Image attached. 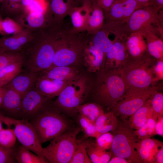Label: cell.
Wrapping results in <instances>:
<instances>
[{
	"mask_svg": "<svg viewBox=\"0 0 163 163\" xmlns=\"http://www.w3.org/2000/svg\"><path fill=\"white\" fill-rule=\"evenodd\" d=\"M50 99L28 120L42 145L73 126L72 120L58 109L53 103H50Z\"/></svg>",
	"mask_w": 163,
	"mask_h": 163,
	"instance_id": "6da1fadb",
	"label": "cell"
},
{
	"mask_svg": "<svg viewBox=\"0 0 163 163\" xmlns=\"http://www.w3.org/2000/svg\"><path fill=\"white\" fill-rule=\"evenodd\" d=\"M155 5L138 9L122 23L108 21L112 33L116 37L124 40L131 33L139 32L142 34L161 29L162 12Z\"/></svg>",
	"mask_w": 163,
	"mask_h": 163,
	"instance_id": "7a4b0ae2",
	"label": "cell"
},
{
	"mask_svg": "<svg viewBox=\"0 0 163 163\" xmlns=\"http://www.w3.org/2000/svg\"><path fill=\"white\" fill-rule=\"evenodd\" d=\"M127 91L120 69L103 68L98 74L93 97L104 110H111Z\"/></svg>",
	"mask_w": 163,
	"mask_h": 163,
	"instance_id": "3957f363",
	"label": "cell"
},
{
	"mask_svg": "<svg viewBox=\"0 0 163 163\" xmlns=\"http://www.w3.org/2000/svg\"><path fill=\"white\" fill-rule=\"evenodd\" d=\"M155 58L147 52L138 56L129 54L120 69L121 77L127 91L144 89L152 86L155 81L152 69Z\"/></svg>",
	"mask_w": 163,
	"mask_h": 163,
	"instance_id": "277c9868",
	"label": "cell"
},
{
	"mask_svg": "<svg viewBox=\"0 0 163 163\" xmlns=\"http://www.w3.org/2000/svg\"><path fill=\"white\" fill-rule=\"evenodd\" d=\"M82 131L79 126H73L43 148L42 154L48 162L69 163L76 147L77 136Z\"/></svg>",
	"mask_w": 163,
	"mask_h": 163,
	"instance_id": "5b68a950",
	"label": "cell"
},
{
	"mask_svg": "<svg viewBox=\"0 0 163 163\" xmlns=\"http://www.w3.org/2000/svg\"><path fill=\"white\" fill-rule=\"evenodd\" d=\"M111 133L113 136L110 149L112 156L125 158L130 163H142L135 147L136 143L139 140L128 120L119 121L118 126Z\"/></svg>",
	"mask_w": 163,
	"mask_h": 163,
	"instance_id": "8992f818",
	"label": "cell"
},
{
	"mask_svg": "<svg viewBox=\"0 0 163 163\" xmlns=\"http://www.w3.org/2000/svg\"><path fill=\"white\" fill-rule=\"evenodd\" d=\"M74 82L62 90L53 103L66 116L74 119L78 114L77 107L84 102L86 89L84 78Z\"/></svg>",
	"mask_w": 163,
	"mask_h": 163,
	"instance_id": "52a82bcc",
	"label": "cell"
},
{
	"mask_svg": "<svg viewBox=\"0 0 163 163\" xmlns=\"http://www.w3.org/2000/svg\"><path fill=\"white\" fill-rule=\"evenodd\" d=\"M158 89V87L152 86L144 89L127 90L110 110L116 116L119 117L122 121L127 120L128 117L151 99Z\"/></svg>",
	"mask_w": 163,
	"mask_h": 163,
	"instance_id": "ba28073f",
	"label": "cell"
},
{
	"mask_svg": "<svg viewBox=\"0 0 163 163\" xmlns=\"http://www.w3.org/2000/svg\"><path fill=\"white\" fill-rule=\"evenodd\" d=\"M60 38L55 41L46 42L37 48L23 64L25 71L41 72L51 67Z\"/></svg>",
	"mask_w": 163,
	"mask_h": 163,
	"instance_id": "9c48e42d",
	"label": "cell"
},
{
	"mask_svg": "<svg viewBox=\"0 0 163 163\" xmlns=\"http://www.w3.org/2000/svg\"><path fill=\"white\" fill-rule=\"evenodd\" d=\"M13 125L17 138L21 145L46 160L42 154V144L29 121L27 120L15 119Z\"/></svg>",
	"mask_w": 163,
	"mask_h": 163,
	"instance_id": "30bf717a",
	"label": "cell"
},
{
	"mask_svg": "<svg viewBox=\"0 0 163 163\" xmlns=\"http://www.w3.org/2000/svg\"><path fill=\"white\" fill-rule=\"evenodd\" d=\"M143 7L135 0H115L109 11L104 13L105 20L123 23L134 11Z\"/></svg>",
	"mask_w": 163,
	"mask_h": 163,
	"instance_id": "8fae6325",
	"label": "cell"
},
{
	"mask_svg": "<svg viewBox=\"0 0 163 163\" xmlns=\"http://www.w3.org/2000/svg\"><path fill=\"white\" fill-rule=\"evenodd\" d=\"M128 54L124 40L117 38L106 54L104 68L120 69L126 62Z\"/></svg>",
	"mask_w": 163,
	"mask_h": 163,
	"instance_id": "7c38bea8",
	"label": "cell"
},
{
	"mask_svg": "<svg viewBox=\"0 0 163 163\" xmlns=\"http://www.w3.org/2000/svg\"><path fill=\"white\" fill-rule=\"evenodd\" d=\"M50 99L41 94L33 87L22 97V119L28 121Z\"/></svg>",
	"mask_w": 163,
	"mask_h": 163,
	"instance_id": "4fadbf2b",
	"label": "cell"
},
{
	"mask_svg": "<svg viewBox=\"0 0 163 163\" xmlns=\"http://www.w3.org/2000/svg\"><path fill=\"white\" fill-rule=\"evenodd\" d=\"M6 91L3 98L1 107L2 112L8 117L16 120L22 119V97L12 88L5 85Z\"/></svg>",
	"mask_w": 163,
	"mask_h": 163,
	"instance_id": "5bb4252c",
	"label": "cell"
},
{
	"mask_svg": "<svg viewBox=\"0 0 163 163\" xmlns=\"http://www.w3.org/2000/svg\"><path fill=\"white\" fill-rule=\"evenodd\" d=\"M82 57L85 65L90 72L98 71L102 66L104 65V53L89 41L87 35L84 46Z\"/></svg>",
	"mask_w": 163,
	"mask_h": 163,
	"instance_id": "9a60e30c",
	"label": "cell"
},
{
	"mask_svg": "<svg viewBox=\"0 0 163 163\" xmlns=\"http://www.w3.org/2000/svg\"><path fill=\"white\" fill-rule=\"evenodd\" d=\"M162 147V142L150 138L138 140L135 146L137 153L142 163H154L156 155Z\"/></svg>",
	"mask_w": 163,
	"mask_h": 163,
	"instance_id": "2e32d148",
	"label": "cell"
},
{
	"mask_svg": "<svg viewBox=\"0 0 163 163\" xmlns=\"http://www.w3.org/2000/svg\"><path fill=\"white\" fill-rule=\"evenodd\" d=\"M40 72L25 71L21 72L6 85L18 92L22 97L34 87Z\"/></svg>",
	"mask_w": 163,
	"mask_h": 163,
	"instance_id": "e0dca14e",
	"label": "cell"
},
{
	"mask_svg": "<svg viewBox=\"0 0 163 163\" xmlns=\"http://www.w3.org/2000/svg\"><path fill=\"white\" fill-rule=\"evenodd\" d=\"M73 82L59 81L39 75L34 87L42 94L51 98L58 96L66 86Z\"/></svg>",
	"mask_w": 163,
	"mask_h": 163,
	"instance_id": "ac0fdd59",
	"label": "cell"
},
{
	"mask_svg": "<svg viewBox=\"0 0 163 163\" xmlns=\"http://www.w3.org/2000/svg\"><path fill=\"white\" fill-rule=\"evenodd\" d=\"M92 2H85L81 6H75L70 10L69 15L72 25V31L75 33L86 31L85 23L88 13L91 11Z\"/></svg>",
	"mask_w": 163,
	"mask_h": 163,
	"instance_id": "d6986e66",
	"label": "cell"
},
{
	"mask_svg": "<svg viewBox=\"0 0 163 163\" xmlns=\"http://www.w3.org/2000/svg\"><path fill=\"white\" fill-rule=\"evenodd\" d=\"M78 72L68 66H52L41 71L39 76L46 78L61 81L73 82L78 79Z\"/></svg>",
	"mask_w": 163,
	"mask_h": 163,
	"instance_id": "ffe728a7",
	"label": "cell"
},
{
	"mask_svg": "<svg viewBox=\"0 0 163 163\" xmlns=\"http://www.w3.org/2000/svg\"><path fill=\"white\" fill-rule=\"evenodd\" d=\"M104 11L96 0L92 1L91 10L88 13L85 23L87 35H93L98 32L104 23Z\"/></svg>",
	"mask_w": 163,
	"mask_h": 163,
	"instance_id": "44dd1931",
	"label": "cell"
},
{
	"mask_svg": "<svg viewBox=\"0 0 163 163\" xmlns=\"http://www.w3.org/2000/svg\"><path fill=\"white\" fill-rule=\"evenodd\" d=\"M111 33V30L104 22L102 28L97 33L87 35L89 41L103 52L105 58L106 53L117 38L116 37L114 40H111L109 36Z\"/></svg>",
	"mask_w": 163,
	"mask_h": 163,
	"instance_id": "7402d4cb",
	"label": "cell"
},
{
	"mask_svg": "<svg viewBox=\"0 0 163 163\" xmlns=\"http://www.w3.org/2000/svg\"><path fill=\"white\" fill-rule=\"evenodd\" d=\"M125 41L129 54L133 56H141L147 52V46L142 35L140 32L131 33Z\"/></svg>",
	"mask_w": 163,
	"mask_h": 163,
	"instance_id": "603a6c76",
	"label": "cell"
},
{
	"mask_svg": "<svg viewBox=\"0 0 163 163\" xmlns=\"http://www.w3.org/2000/svg\"><path fill=\"white\" fill-rule=\"evenodd\" d=\"M151 99H148L141 108L129 117L128 122L133 129H138L144 124L152 114Z\"/></svg>",
	"mask_w": 163,
	"mask_h": 163,
	"instance_id": "cb8c5ba5",
	"label": "cell"
},
{
	"mask_svg": "<svg viewBox=\"0 0 163 163\" xmlns=\"http://www.w3.org/2000/svg\"><path fill=\"white\" fill-rule=\"evenodd\" d=\"M158 34L156 32H152L142 35L145 40L149 54L158 60H163V40L158 37Z\"/></svg>",
	"mask_w": 163,
	"mask_h": 163,
	"instance_id": "d4e9b609",
	"label": "cell"
},
{
	"mask_svg": "<svg viewBox=\"0 0 163 163\" xmlns=\"http://www.w3.org/2000/svg\"><path fill=\"white\" fill-rule=\"evenodd\" d=\"M119 122L117 117L110 110L100 116L95 124L97 132L102 134L113 130L118 126Z\"/></svg>",
	"mask_w": 163,
	"mask_h": 163,
	"instance_id": "484cf974",
	"label": "cell"
},
{
	"mask_svg": "<svg viewBox=\"0 0 163 163\" xmlns=\"http://www.w3.org/2000/svg\"><path fill=\"white\" fill-rule=\"evenodd\" d=\"M86 150L88 154L93 163H108L112 157L111 152L103 149L96 144L95 142L90 140Z\"/></svg>",
	"mask_w": 163,
	"mask_h": 163,
	"instance_id": "4316f807",
	"label": "cell"
},
{
	"mask_svg": "<svg viewBox=\"0 0 163 163\" xmlns=\"http://www.w3.org/2000/svg\"><path fill=\"white\" fill-rule=\"evenodd\" d=\"M23 62V59H21L0 70V87L8 84L21 72Z\"/></svg>",
	"mask_w": 163,
	"mask_h": 163,
	"instance_id": "83f0119b",
	"label": "cell"
},
{
	"mask_svg": "<svg viewBox=\"0 0 163 163\" xmlns=\"http://www.w3.org/2000/svg\"><path fill=\"white\" fill-rule=\"evenodd\" d=\"M78 113L82 115L95 124L98 118L104 113V110L94 102L82 104L77 108Z\"/></svg>",
	"mask_w": 163,
	"mask_h": 163,
	"instance_id": "f1b7e54d",
	"label": "cell"
},
{
	"mask_svg": "<svg viewBox=\"0 0 163 163\" xmlns=\"http://www.w3.org/2000/svg\"><path fill=\"white\" fill-rule=\"evenodd\" d=\"M77 140L76 147L69 163H91L86 149L90 140L87 138Z\"/></svg>",
	"mask_w": 163,
	"mask_h": 163,
	"instance_id": "f546056e",
	"label": "cell"
},
{
	"mask_svg": "<svg viewBox=\"0 0 163 163\" xmlns=\"http://www.w3.org/2000/svg\"><path fill=\"white\" fill-rule=\"evenodd\" d=\"M17 163H46L48 161L40 156L33 153L22 145L17 147L15 156Z\"/></svg>",
	"mask_w": 163,
	"mask_h": 163,
	"instance_id": "4dcf8cb0",
	"label": "cell"
},
{
	"mask_svg": "<svg viewBox=\"0 0 163 163\" xmlns=\"http://www.w3.org/2000/svg\"><path fill=\"white\" fill-rule=\"evenodd\" d=\"M77 6L74 0H52L50 3L51 10L60 18L61 21L69 15L72 8Z\"/></svg>",
	"mask_w": 163,
	"mask_h": 163,
	"instance_id": "1f68e13d",
	"label": "cell"
},
{
	"mask_svg": "<svg viewBox=\"0 0 163 163\" xmlns=\"http://www.w3.org/2000/svg\"><path fill=\"white\" fill-rule=\"evenodd\" d=\"M17 139L14 129L2 128L0 131V144L8 148L14 147L16 146Z\"/></svg>",
	"mask_w": 163,
	"mask_h": 163,
	"instance_id": "d6a6232c",
	"label": "cell"
},
{
	"mask_svg": "<svg viewBox=\"0 0 163 163\" xmlns=\"http://www.w3.org/2000/svg\"><path fill=\"white\" fill-rule=\"evenodd\" d=\"M27 41L26 38L23 37L18 38H8L0 41V47L5 50H16L26 43Z\"/></svg>",
	"mask_w": 163,
	"mask_h": 163,
	"instance_id": "836d02e7",
	"label": "cell"
},
{
	"mask_svg": "<svg viewBox=\"0 0 163 163\" xmlns=\"http://www.w3.org/2000/svg\"><path fill=\"white\" fill-rule=\"evenodd\" d=\"M153 114L158 117H163V94L157 90L151 99Z\"/></svg>",
	"mask_w": 163,
	"mask_h": 163,
	"instance_id": "e575fe53",
	"label": "cell"
},
{
	"mask_svg": "<svg viewBox=\"0 0 163 163\" xmlns=\"http://www.w3.org/2000/svg\"><path fill=\"white\" fill-rule=\"evenodd\" d=\"M16 145L14 148H8L0 144V163H17L15 156Z\"/></svg>",
	"mask_w": 163,
	"mask_h": 163,
	"instance_id": "d590c367",
	"label": "cell"
},
{
	"mask_svg": "<svg viewBox=\"0 0 163 163\" xmlns=\"http://www.w3.org/2000/svg\"><path fill=\"white\" fill-rule=\"evenodd\" d=\"M113 136L111 133H102L96 138L95 142L101 148L106 150L111 147Z\"/></svg>",
	"mask_w": 163,
	"mask_h": 163,
	"instance_id": "8d00e7d4",
	"label": "cell"
},
{
	"mask_svg": "<svg viewBox=\"0 0 163 163\" xmlns=\"http://www.w3.org/2000/svg\"><path fill=\"white\" fill-rule=\"evenodd\" d=\"M21 59L18 55L5 53L0 51V70L11 64Z\"/></svg>",
	"mask_w": 163,
	"mask_h": 163,
	"instance_id": "74e56055",
	"label": "cell"
},
{
	"mask_svg": "<svg viewBox=\"0 0 163 163\" xmlns=\"http://www.w3.org/2000/svg\"><path fill=\"white\" fill-rule=\"evenodd\" d=\"M27 20L30 26L37 27L43 24L44 19L42 13L32 12L28 15Z\"/></svg>",
	"mask_w": 163,
	"mask_h": 163,
	"instance_id": "f35d334b",
	"label": "cell"
},
{
	"mask_svg": "<svg viewBox=\"0 0 163 163\" xmlns=\"http://www.w3.org/2000/svg\"><path fill=\"white\" fill-rule=\"evenodd\" d=\"M158 118L153 115L152 113L146 123L148 128L149 133L151 137L157 134L155 128Z\"/></svg>",
	"mask_w": 163,
	"mask_h": 163,
	"instance_id": "ab89813d",
	"label": "cell"
},
{
	"mask_svg": "<svg viewBox=\"0 0 163 163\" xmlns=\"http://www.w3.org/2000/svg\"><path fill=\"white\" fill-rule=\"evenodd\" d=\"M134 133L139 140L150 138L146 123L139 129L134 130Z\"/></svg>",
	"mask_w": 163,
	"mask_h": 163,
	"instance_id": "60d3db41",
	"label": "cell"
},
{
	"mask_svg": "<svg viewBox=\"0 0 163 163\" xmlns=\"http://www.w3.org/2000/svg\"><path fill=\"white\" fill-rule=\"evenodd\" d=\"M83 131L84 134V137L85 138L93 137L96 139L102 134L97 130L96 126L94 123L92 124Z\"/></svg>",
	"mask_w": 163,
	"mask_h": 163,
	"instance_id": "b9f144b4",
	"label": "cell"
},
{
	"mask_svg": "<svg viewBox=\"0 0 163 163\" xmlns=\"http://www.w3.org/2000/svg\"><path fill=\"white\" fill-rule=\"evenodd\" d=\"M152 69L153 73H155L157 77V79H162L163 77V60H157L155 65L154 66Z\"/></svg>",
	"mask_w": 163,
	"mask_h": 163,
	"instance_id": "7bdbcfd3",
	"label": "cell"
},
{
	"mask_svg": "<svg viewBox=\"0 0 163 163\" xmlns=\"http://www.w3.org/2000/svg\"><path fill=\"white\" fill-rule=\"evenodd\" d=\"M2 27L4 30L8 34L13 33L15 31V27L14 23L9 20H5L2 22Z\"/></svg>",
	"mask_w": 163,
	"mask_h": 163,
	"instance_id": "ee69618b",
	"label": "cell"
},
{
	"mask_svg": "<svg viewBox=\"0 0 163 163\" xmlns=\"http://www.w3.org/2000/svg\"><path fill=\"white\" fill-rule=\"evenodd\" d=\"M32 12L43 13V7L41 4L36 0H33L28 6Z\"/></svg>",
	"mask_w": 163,
	"mask_h": 163,
	"instance_id": "f6af8a7d",
	"label": "cell"
},
{
	"mask_svg": "<svg viewBox=\"0 0 163 163\" xmlns=\"http://www.w3.org/2000/svg\"><path fill=\"white\" fill-rule=\"evenodd\" d=\"M97 4L102 8L104 13L108 11L115 0H96Z\"/></svg>",
	"mask_w": 163,
	"mask_h": 163,
	"instance_id": "bcb514c9",
	"label": "cell"
},
{
	"mask_svg": "<svg viewBox=\"0 0 163 163\" xmlns=\"http://www.w3.org/2000/svg\"><path fill=\"white\" fill-rule=\"evenodd\" d=\"M11 118L5 116L3 113L0 111V131L3 128L2 123L6 124L8 127L11 125Z\"/></svg>",
	"mask_w": 163,
	"mask_h": 163,
	"instance_id": "7dc6e473",
	"label": "cell"
},
{
	"mask_svg": "<svg viewBox=\"0 0 163 163\" xmlns=\"http://www.w3.org/2000/svg\"><path fill=\"white\" fill-rule=\"evenodd\" d=\"M156 131L157 134L163 136V117L158 118L156 125Z\"/></svg>",
	"mask_w": 163,
	"mask_h": 163,
	"instance_id": "c3c4849f",
	"label": "cell"
},
{
	"mask_svg": "<svg viewBox=\"0 0 163 163\" xmlns=\"http://www.w3.org/2000/svg\"><path fill=\"white\" fill-rule=\"evenodd\" d=\"M108 163H130L129 161L126 159L115 156H112Z\"/></svg>",
	"mask_w": 163,
	"mask_h": 163,
	"instance_id": "681fc988",
	"label": "cell"
},
{
	"mask_svg": "<svg viewBox=\"0 0 163 163\" xmlns=\"http://www.w3.org/2000/svg\"><path fill=\"white\" fill-rule=\"evenodd\" d=\"M163 163V147H161L157 152L154 163Z\"/></svg>",
	"mask_w": 163,
	"mask_h": 163,
	"instance_id": "f907efd6",
	"label": "cell"
},
{
	"mask_svg": "<svg viewBox=\"0 0 163 163\" xmlns=\"http://www.w3.org/2000/svg\"><path fill=\"white\" fill-rule=\"evenodd\" d=\"M143 7L155 4L154 0H135Z\"/></svg>",
	"mask_w": 163,
	"mask_h": 163,
	"instance_id": "816d5d0a",
	"label": "cell"
},
{
	"mask_svg": "<svg viewBox=\"0 0 163 163\" xmlns=\"http://www.w3.org/2000/svg\"><path fill=\"white\" fill-rule=\"evenodd\" d=\"M6 91L5 86L0 87V107L2 105L3 99Z\"/></svg>",
	"mask_w": 163,
	"mask_h": 163,
	"instance_id": "f5cc1de1",
	"label": "cell"
},
{
	"mask_svg": "<svg viewBox=\"0 0 163 163\" xmlns=\"http://www.w3.org/2000/svg\"><path fill=\"white\" fill-rule=\"evenodd\" d=\"M155 4L157 7L161 9L163 8V0H154Z\"/></svg>",
	"mask_w": 163,
	"mask_h": 163,
	"instance_id": "db71d44e",
	"label": "cell"
},
{
	"mask_svg": "<svg viewBox=\"0 0 163 163\" xmlns=\"http://www.w3.org/2000/svg\"><path fill=\"white\" fill-rule=\"evenodd\" d=\"M34 0H21L22 4L24 5L28 6Z\"/></svg>",
	"mask_w": 163,
	"mask_h": 163,
	"instance_id": "11a10c76",
	"label": "cell"
},
{
	"mask_svg": "<svg viewBox=\"0 0 163 163\" xmlns=\"http://www.w3.org/2000/svg\"><path fill=\"white\" fill-rule=\"evenodd\" d=\"M76 2L77 5L78 3L79 2H82V4L85 2H92V1L94 0H74Z\"/></svg>",
	"mask_w": 163,
	"mask_h": 163,
	"instance_id": "9f6ffc18",
	"label": "cell"
},
{
	"mask_svg": "<svg viewBox=\"0 0 163 163\" xmlns=\"http://www.w3.org/2000/svg\"><path fill=\"white\" fill-rule=\"evenodd\" d=\"M9 1H14V2H16L19 1V0H8Z\"/></svg>",
	"mask_w": 163,
	"mask_h": 163,
	"instance_id": "6f0895ef",
	"label": "cell"
},
{
	"mask_svg": "<svg viewBox=\"0 0 163 163\" xmlns=\"http://www.w3.org/2000/svg\"><path fill=\"white\" fill-rule=\"evenodd\" d=\"M2 22H1V21L0 20V27L1 26L2 27Z\"/></svg>",
	"mask_w": 163,
	"mask_h": 163,
	"instance_id": "680465c9",
	"label": "cell"
}]
</instances>
